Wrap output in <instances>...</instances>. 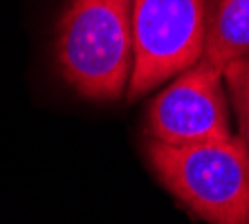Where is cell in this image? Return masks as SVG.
I'll return each instance as SVG.
<instances>
[{
	"label": "cell",
	"mask_w": 249,
	"mask_h": 224,
	"mask_svg": "<svg viewBox=\"0 0 249 224\" xmlns=\"http://www.w3.org/2000/svg\"><path fill=\"white\" fill-rule=\"evenodd\" d=\"M222 81L231 97L238 123H240V132H243L240 137L249 148V56L227 65L222 69Z\"/></svg>",
	"instance_id": "cell-6"
},
{
	"label": "cell",
	"mask_w": 249,
	"mask_h": 224,
	"mask_svg": "<svg viewBox=\"0 0 249 224\" xmlns=\"http://www.w3.org/2000/svg\"><path fill=\"white\" fill-rule=\"evenodd\" d=\"M58 74L86 101L115 103L133 74V0H70L54 40Z\"/></svg>",
	"instance_id": "cell-1"
},
{
	"label": "cell",
	"mask_w": 249,
	"mask_h": 224,
	"mask_svg": "<svg viewBox=\"0 0 249 224\" xmlns=\"http://www.w3.org/2000/svg\"><path fill=\"white\" fill-rule=\"evenodd\" d=\"M249 56V0H215L200 61L215 69Z\"/></svg>",
	"instance_id": "cell-5"
},
{
	"label": "cell",
	"mask_w": 249,
	"mask_h": 224,
	"mask_svg": "<svg viewBox=\"0 0 249 224\" xmlns=\"http://www.w3.org/2000/svg\"><path fill=\"white\" fill-rule=\"evenodd\" d=\"M220 69L197 61L153 99L146 112L148 139L189 146L231 137Z\"/></svg>",
	"instance_id": "cell-4"
},
{
	"label": "cell",
	"mask_w": 249,
	"mask_h": 224,
	"mask_svg": "<svg viewBox=\"0 0 249 224\" xmlns=\"http://www.w3.org/2000/svg\"><path fill=\"white\" fill-rule=\"evenodd\" d=\"M160 184L209 224H249V148L243 137L204 144H146Z\"/></svg>",
	"instance_id": "cell-2"
},
{
	"label": "cell",
	"mask_w": 249,
	"mask_h": 224,
	"mask_svg": "<svg viewBox=\"0 0 249 224\" xmlns=\"http://www.w3.org/2000/svg\"><path fill=\"white\" fill-rule=\"evenodd\" d=\"M209 0H133V74L128 101L153 92L202 58Z\"/></svg>",
	"instance_id": "cell-3"
}]
</instances>
